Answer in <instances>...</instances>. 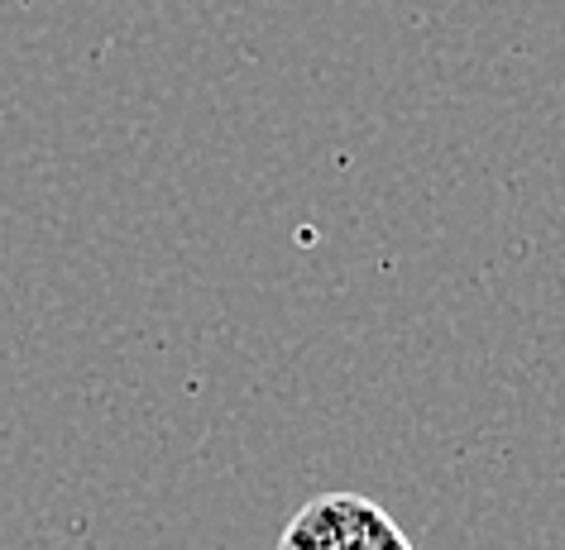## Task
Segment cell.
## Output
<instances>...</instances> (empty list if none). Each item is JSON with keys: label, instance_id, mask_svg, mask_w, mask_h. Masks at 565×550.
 Wrapping results in <instances>:
<instances>
[{"label": "cell", "instance_id": "6da1fadb", "mask_svg": "<svg viewBox=\"0 0 565 550\" xmlns=\"http://www.w3.org/2000/svg\"><path fill=\"white\" fill-rule=\"evenodd\" d=\"M278 550H413L407 531L364 493H321L282 527Z\"/></svg>", "mask_w": 565, "mask_h": 550}]
</instances>
